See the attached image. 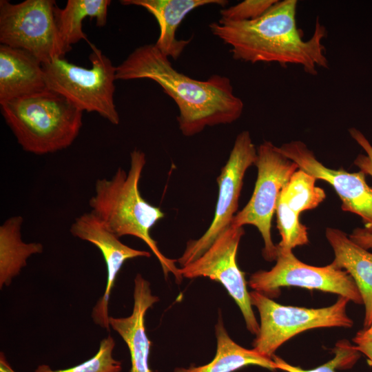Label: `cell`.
<instances>
[{"instance_id": "1", "label": "cell", "mask_w": 372, "mask_h": 372, "mask_svg": "<svg viewBox=\"0 0 372 372\" xmlns=\"http://www.w3.org/2000/svg\"><path fill=\"white\" fill-rule=\"evenodd\" d=\"M147 79L157 83L176 103L179 129L185 136L206 127L230 124L242 115L244 104L234 94L231 80L213 74L205 81L178 72L155 44L136 48L116 70V80Z\"/></svg>"}, {"instance_id": "2", "label": "cell", "mask_w": 372, "mask_h": 372, "mask_svg": "<svg viewBox=\"0 0 372 372\" xmlns=\"http://www.w3.org/2000/svg\"><path fill=\"white\" fill-rule=\"evenodd\" d=\"M296 0H278L260 17L245 21L223 19L209 27L211 33L231 47L236 60L256 63H277L283 67L297 65L311 75L318 68H328L326 49L322 43L327 31L317 19L309 39L296 23Z\"/></svg>"}, {"instance_id": "3", "label": "cell", "mask_w": 372, "mask_h": 372, "mask_svg": "<svg viewBox=\"0 0 372 372\" xmlns=\"http://www.w3.org/2000/svg\"><path fill=\"white\" fill-rule=\"evenodd\" d=\"M145 164V153L134 149L127 172L118 167L110 178H98L88 201L90 211L117 237L132 236L142 240L158 259L164 276L172 273L180 283L183 277L176 265L177 260L164 256L150 236L151 229L165 214L140 193L138 185Z\"/></svg>"}, {"instance_id": "4", "label": "cell", "mask_w": 372, "mask_h": 372, "mask_svg": "<svg viewBox=\"0 0 372 372\" xmlns=\"http://www.w3.org/2000/svg\"><path fill=\"white\" fill-rule=\"evenodd\" d=\"M7 125L22 149L38 155L70 146L83 125V112L48 89L1 103Z\"/></svg>"}, {"instance_id": "5", "label": "cell", "mask_w": 372, "mask_h": 372, "mask_svg": "<svg viewBox=\"0 0 372 372\" xmlns=\"http://www.w3.org/2000/svg\"><path fill=\"white\" fill-rule=\"evenodd\" d=\"M89 45L90 68L78 66L64 58L42 63L46 87L82 112H96L112 124L118 125L120 117L114 99L116 67L95 45Z\"/></svg>"}, {"instance_id": "6", "label": "cell", "mask_w": 372, "mask_h": 372, "mask_svg": "<svg viewBox=\"0 0 372 372\" xmlns=\"http://www.w3.org/2000/svg\"><path fill=\"white\" fill-rule=\"evenodd\" d=\"M56 1L25 0L12 3L0 1V43L25 50L42 63L64 58L72 48L59 30Z\"/></svg>"}, {"instance_id": "7", "label": "cell", "mask_w": 372, "mask_h": 372, "mask_svg": "<svg viewBox=\"0 0 372 372\" xmlns=\"http://www.w3.org/2000/svg\"><path fill=\"white\" fill-rule=\"evenodd\" d=\"M249 296L251 304L257 308L260 318L253 349L269 358L300 332L320 327H351L353 324L347 313L349 300L343 296L331 306L309 309L282 305L256 291L249 292Z\"/></svg>"}, {"instance_id": "8", "label": "cell", "mask_w": 372, "mask_h": 372, "mask_svg": "<svg viewBox=\"0 0 372 372\" xmlns=\"http://www.w3.org/2000/svg\"><path fill=\"white\" fill-rule=\"evenodd\" d=\"M254 165L257 167V178L253 194L247 205L236 214L231 225L255 226L264 242V258L273 261L277 258L278 247L271 238V220L282 188L299 168L268 141L257 148Z\"/></svg>"}, {"instance_id": "9", "label": "cell", "mask_w": 372, "mask_h": 372, "mask_svg": "<svg viewBox=\"0 0 372 372\" xmlns=\"http://www.w3.org/2000/svg\"><path fill=\"white\" fill-rule=\"evenodd\" d=\"M256 157L257 148L249 132H241L236 136L228 160L216 180L218 194L213 220L200 238L187 242L184 252L177 259L181 267L198 258L231 225L238 209L245 172L255 164Z\"/></svg>"}, {"instance_id": "10", "label": "cell", "mask_w": 372, "mask_h": 372, "mask_svg": "<svg viewBox=\"0 0 372 372\" xmlns=\"http://www.w3.org/2000/svg\"><path fill=\"white\" fill-rule=\"evenodd\" d=\"M276 263L269 271L260 270L251 275L249 286L266 296H275L282 287H300L338 294L362 304L359 289L347 271L332 263L315 267L299 260L292 251L278 249Z\"/></svg>"}, {"instance_id": "11", "label": "cell", "mask_w": 372, "mask_h": 372, "mask_svg": "<svg viewBox=\"0 0 372 372\" xmlns=\"http://www.w3.org/2000/svg\"><path fill=\"white\" fill-rule=\"evenodd\" d=\"M245 231L231 225L196 260L180 268L183 278L207 277L222 284L240 308L247 330L258 333V324L252 309L245 273L239 269L236 255Z\"/></svg>"}, {"instance_id": "12", "label": "cell", "mask_w": 372, "mask_h": 372, "mask_svg": "<svg viewBox=\"0 0 372 372\" xmlns=\"http://www.w3.org/2000/svg\"><path fill=\"white\" fill-rule=\"evenodd\" d=\"M278 149L295 162L299 169L329 183L342 200V209L360 216L365 229L372 233V188L366 182L365 174L327 167L300 141H291Z\"/></svg>"}, {"instance_id": "13", "label": "cell", "mask_w": 372, "mask_h": 372, "mask_svg": "<svg viewBox=\"0 0 372 372\" xmlns=\"http://www.w3.org/2000/svg\"><path fill=\"white\" fill-rule=\"evenodd\" d=\"M70 233L76 238L95 245L101 252L107 269V283L104 293L92 311L95 324L110 330L108 304L116 278L123 265L129 259L149 258L151 254L132 248L123 244L92 212H85L77 217L71 225Z\"/></svg>"}, {"instance_id": "14", "label": "cell", "mask_w": 372, "mask_h": 372, "mask_svg": "<svg viewBox=\"0 0 372 372\" xmlns=\"http://www.w3.org/2000/svg\"><path fill=\"white\" fill-rule=\"evenodd\" d=\"M134 306L130 316H110V326L126 343L130 354V372H152L149 366L151 342L146 333L145 316L147 311L159 299L152 293L149 282L141 274L134 278Z\"/></svg>"}, {"instance_id": "15", "label": "cell", "mask_w": 372, "mask_h": 372, "mask_svg": "<svg viewBox=\"0 0 372 372\" xmlns=\"http://www.w3.org/2000/svg\"><path fill=\"white\" fill-rule=\"evenodd\" d=\"M42 62L30 52L0 45V104L46 90Z\"/></svg>"}, {"instance_id": "16", "label": "cell", "mask_w": 372, "mask_h": 372, "mask_svg": "<svg viewBox=\"0 0 372 372\" xmlns=\"http://www.w3.org/2000/svg\"><path fill=\"white\" fill-rule=\"evenodd\" d=\"M125 6L134 5L146 9L156 19L160 34L155 45L166 56L177 59L189 40H178L176 32L185 17L200 6L216 4L225 6V0H121Z\"/></svg>"}, {"instance_id": "17", "label": "cell", "mask_w": 372, "mask_h": 372, "mask_svg": "<svg viewBox=\"0 0 372 372\" xmlns=\"http://www.w3.org/2000/svg\"><path fill=\"white\" fill-rule=\"evenodd\" d=\"M325 236L334 252L331 263L345 269L359 289L365 308L364 329H366L372 324V253L338 229L327 228Z\"/></svg>"}, {"instance_id": "18", "label": "cell", "mask_w": 372, "mask_h": 372, "mask_svg": "<svg viewBox=\"0 0 372 372\" xmlns=\"http://www.w3.org/2000/svg\"><path fill=\"white\" fill-rule=\"evenodd\" d=\"M217 340L216 355L207 364L189 368H176L174 372H233L248 365H256L274 371L277 369L272 358L253 349H245L228 335L220 313L215 326Z\"/></svg>"}, {"instance_id": "19", "label": "cell", "mask_w": 372, "mask_h": 372, "mask_svg": "<svg viewBox=\"0 0 372 372\" xmlns=\"http://www.w3.org/2000/svg\"><path fill=\"white\" fill-rule=\"evenodd\" d=\"M23 218L14 216L0 226V287L8 286L27 265L28 259L43 252L40 242H25L21 238Z\"/></svg>"}, {"instance_id": "20", "label": "cell", "mask_w": 372, "mask_h": 372, "mask_svg": "<svg viewBox=\"0 0 372 372\" xmlns=\"http://www.w3.org/2000/svg\"><path fill=\"white\" fill-rule=\"evenodd\" d=\"M110 0H68L63 9L56 10V21L61 36L68 47L80 40L88 41L83 32V20L90 17L96 18V25L104 26L107 23Z\"/></svg>"}, {"instance_id": "21", "label": "cell", "mask_w": 372, "mask_h": 372, "mask_svg": "<svg viewBox=\"0 0 372 372\" xmlns=\"http://www.w3.org/2000/svg\"><path fill=\"white\" fill-rule=\"evenodd\" d=\"M316 180L306 172L297 169L282 188L278 201L297 216L303 211L316 208L326 197L324 189L316 185Z\"/></svg>"}, {"instance_id": "22", "label": "cell", "mask_w": 372, "mask_h": 372, "mask_svg": "<svg viewBox=\"0 0 372 372\" xmlns=\"http://www.w3.org/2000/svg\"><path fill=\"white\" fill-rule=\"evenodd\" d=\"M115 341L111 335L102 340L96 353L89 360L72 367L52 369L47 364L39 365L34 372H121L122 364L113 357Z\"/></svg>"}, {"instance_id": "23", "label": "cell", "mask_w": 372, "mask_h": 372, "mask_svg": "<svg viewBox=\"0 0 372 372\" xmlns=\"http://www.w3.org/2000/svg\"><path fill=\"white\" fill-rule=\"evenodd\" d=\"M360 352L348 342H342L335 349V357L327 363L316 368L305 370L298 366L291 365L280 358L273 355L277 369L286 372H335L336 368H350L360 358Z\"/></svg>"}, {"instance_id": "24", "label": "cell", "mask_w": 372, "mask_h": 372, "mask_svg": "<svg viewBox=\"0 0 372 372\" xmlns=\"http://www.w3.org/2000/svg\"><path fill=\"white\" fill-rule=\"evenodd\" d=\"M278 0H245L220 10L221 18L231 21L256 19L266 12Z\"/></svg>"}, {"instance_id": "25", "label": "cell", "mask_w": 372, "mask_h": 372, "mask_svg": "<svg viewBox=\"0 0 372 372\" xmlns=\"http://www.w3.org/2000/svg\"><path fill=\"white\" fill-rule=\"evenodd\" d=\"M349 132L356 143L365 151L366 154H359L354 161V165L360 171L372 177V145L365 136L355 128H350Z\"/></svg>"}, {"instance_id": "26", "label": "cell", "mask_w": 372, "mask_h": 372, "mask_svg": "<svg viewBox=\"0 0 372 372\" xmlns=\"http://www.w3.org/2000/svg\"><path fill=\"white\" fill-rule=\"evenodd\" d=\"M353 342L355 344V346H354L355 349L365 355L371 363H372V340H363L354 338Z\"/></svg>"}, {"instance_id": "27", "label": "cell", "mask_w": 372, "mask_h": 372, "mask_svg": "<svg viewBox=\"0 0 372 372\" xmlns=\"http://www.w3.org/2000/svg\"><path fill=\"white\" fill-rule=\"evenodd\" d=\"M355 338L363 340H372V324L369 327L358 331Z\"/></svg>"}, {"instance_id": "28", "label": "cell", "mask_w": 372, "mask_h": 372, "mask_svg": "<svg viewBox=\"0 0 372 372\" xmlns=\"http://www.w3.org/2000/svg\"><path fill=\"white\" fill-rule=\"evenodd\" d=\"M0 371L1 372H16L10 366L7 362L3 353L1 352L0 355Z\"/></svg>"}]
</instances>
